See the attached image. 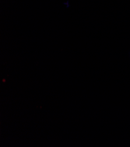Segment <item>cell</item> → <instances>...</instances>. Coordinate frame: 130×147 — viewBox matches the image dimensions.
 <instances>
[{"label":"cell","instance_id":"6da1fadb","mask_svg":"<svg viewBox=\"0 0 130 147\" xmlns=\"http://www.w3.org/2000/svg\"><path fill=\"white\" fill-rule=\"evenodd\" d=\"M63 5H64V6L65 7V8H67H67H69L70 7V6H71V4H70V3H69V1H67L64 2Z\"/></svg>","mask_w":130,"mask_h":147}]
</instances>
